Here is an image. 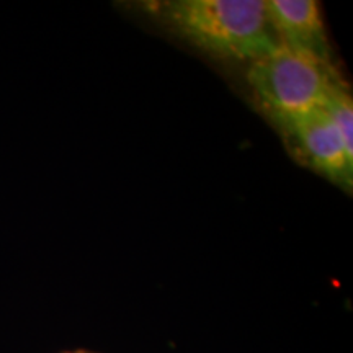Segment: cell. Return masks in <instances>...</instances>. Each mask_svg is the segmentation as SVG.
<instances>
[{
    "label": "cell",
    "mask_w": 353,
    "mask_h": 353,
    "mask_svg": "<svg viewBox=\"0 0 353 353\" xmlns=\"http://www.w3.org/2000/svg\"><path fill=\"white\" fill-rule=\"evenodd\" d=\"M162 10L176 32L216 56L254 63L281 46L265 0H174Z\"/></svg>",
    "instance_id": "obj_1"
},
{
    "label": "cell",
    "mask_w": 353,
    "mask_h": 353,
    "mask_svg": "<svg viewBox=\"0 0 353 353\" xmlns=\"http://www.w3.org/2000/svg\"><path fill=\"white\" fill-rule=\"evenodd\" d=\"M247 81L260 107L281 126L324 108L339 82L329 63L283 44L250 63Z\"/></svg>",
    "instance_id": "obj_2"
},
{
    "label": "cell",
    "mask_w": 353,
    "mask_h": 353,
    "mask_svg": "<svg viewBox=\"0 0 353 353\" xmlns=\"http://www.w3.org/2000/svg\"><path fill=\"white\" fill-rule=\"evenodd\" d=\"M304 154L307 164L334 182L348 185L353 175V154L324 108L303 114L283 126Z\"/></svg>",
    "instance_id": "obj_3"
},
{
    "label": "cell",
    "mask_w": 353,
    "mask_h": 353,
    "mask_svg": "<svg viewBox=\"0 0 353 353\" xmlns=\"http://www.w3.org/2000/svg\"><path fill=\"white\" fill-rule=\"evenodd\" d=\"M278 39L290 50L329 63L330 48L319 2L316 0H265Z\"/></svg>",
    "instance_id": "obj_4"
},
{
    "label": "cell",
    "mask_w": 353,
    "mask_h": 353,
    "mask_svg": "<svg viewBox=\"0 0 353 353\" xmlns=\"http://www.w3.org/2000/svg\"><path fill=\"white\" fill-rule=\"evenodd\" d=\"M324 110L337 128L339 134L342 136L347 151L353 154V100L345 85H342L341 82L335 83Z\"/></svg>",
    "instance_id": "obj_5"
},
{
    "label": "cell",
    "mask_w": 353,
    "mask_h": 353,
    "mask_svg": "<svg viewBox=\"0 0 353 353\" xmlns=\"http://www.w3.org/2000/svg\"><path fill=\"white\" fill-rule=\"evenodd\" d=\"M70 353H72V352H70Z\"/></svg>",
    "instance_id": "obj_6"
}]
</instances>
